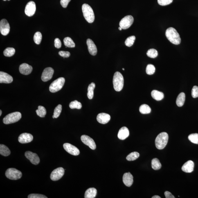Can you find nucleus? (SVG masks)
Segmentation results:
<instances>
[{
	"label": "nucleus",
	"mask_w": 198,
	"mask_h": 198,
	"mask_svg": "<svg viewBox=\"0 0 198 198\" xmlns=\"http://www.w3.org/2000/svg\"><path fill=\"white\" fill-rule=\"evenodd\" d=\"M118 29L120 30H122V29L120 27H119L118 28Z\"/></svg>",
	"instance_id": "51"
},
{
	"label": "nucleus",
	"mask_w": 198,
	"mask_h": 198,
	"mask_svg": "<svg viewBox=\"0 0 198 198\" xmlns=\"http://www.w3.org/2000/svg\"><path fill=\"white\" fill-rule=\"evenodd\" d=\"M192 95L193 98H196L198 97V87L195 86L193 87L192 90Z\"/></svg>",
	"instance_id": "43"
},
{
	"label": "nucleus",
	"mask_w": 198,
	"mask_h": 198,
	"mask_svg": "<svg viewBox=\"0 0 198 198\" xmlns=\"http://www.w3.org/2000/svg\"><path fill=\"white\" fill-rule=\"evenodd\" d=\"M38 116L41 118H44L46 114V110L44 107L42 106H39L38 107V109L36 111Z\"/></svg>",
	"instance_id": "32"
},
{
	"label": "nucleus",
	"mask_w": 198,
	"mask_h": 198,
	"mask_svg": "<svg viewBox=\"0 0 198 198\" xmlns=\"http://www.w3.org/2000/svg\"><path fill=\"white\" fill-rule=\"evenodd\" d=\"M28 198H47L45 196L38 194H31L28 196Z\"/></svg>",
	"instance_id": "44"
},
{
	"label": "nucleus",
	"mask_w": 198,
	"mask_h": 198,
	"mask_svg": "<svg viewBox=\"0 0 198 198\" xmlns=\"http://www.w3.org/2000/svg\"><path fill=\"white\" fill-rule=\"evenodd\" d=\"M2 114V111L1 110H0V116H1Z\"/></svg>",
	"instance_id": "50"
},
{
	"label": "nucleus",
	"mask_w": 198,
	"mask_h": 198,
	"mask_svg": "<svg viewBox=\"0 0 198 198\" xmlns=\"http://www.w3.org/2000/svg\"><path fill=\"white\" fill-rule=\"evenodd\" d=\"M19 141L21 143H30L33 140V136L31 134L24 133L21 134L19 137Z\"/></svg>",
	"instance_id": "16"
},
{
	"label": "nucleus",
	"mask_w": 198,
	"mask_h": 198,
	"mask_svg": "<svg viewBox=\"0 0 198 198\" xmlns=\"http://www.w3.org/2000/svg\"><path fill=\"white\" fill-rule=\"evenodd\" d=\"M10 27L9 24L5 19H2L0 22V31L2 35L6 36L9 33Z\"/></svg>",
	"instance_id": "11"
},
{
	"label": "nucleus",
	"mask_w": 198,
	"mask_h": 198,
	"mask_svg": "<svg viewBox=\"0 0 198 198\" xmlns=\"http://www.w3.org/2000/svg\"><path fill=\"white\" fill-rule=\"evenodd\" d=\"M123 182L128 187H130L133 183V177L130 172L126 173L123 178Z\"/></svg>",
	"instance_id": "21"
},
{
	"label": "nucleus",
	"mask_w": 198,
	"mask_h": 198,
	"mask_svg": "<svg viewBox=\"0 0 198 198\" xmlns=\"http://www.w3.org/2000/svg\"><path fill=\"white\" fill-rule=\"evenodd\" d=\"M140 154L137 152H133L130 153L126 157L128 161H134L139 157Z\"/></svg>",
	"instance_id": "33"
},
{
	"label": "nucleus",
	"mask_w": 198,
	"mask_h": 198,
	"mask_svg": "<svg viewBox=\"0 0 198 198\" xmlns=\"http://www.w3.org/2000/svg\"><path fill=\"white\" fill-rule=\"evenodd\" d=\"M185 100V94L184 93H181L178 95L176 100V105L179 107H181L184 105Z\"/></svg>",
	"instance_id": "26"
},
{
	"label": "nucleus",
	"mask_w": 198,
	"mask_h": 198,
	"mask_svg": "<svg viewBox=\"0 0 198 198\" xmlns=\"http://www.w3.org/2000/svg\"><path fill=\"white\" fill-rule=\"evenodd\" d=\"M25 156L26 158L29 160L32 164L37 165L40 163V158L37 155L30 151H27L25 153Z\"/></svg>",
	"instance_id": "15"
},
{
	"label": "nucleus",
	"mask_w": 198,
	"mask_h": 198,
	"mask_svg": "<svg viewBox=\"0 0 198 198\" xmlns=\"http://www.w3.org/2000/svg\"><path fill=\"white\" fill-rule=\"evenodd\" d=\"M97 190L95 188H90L86 191L84 195L85 198H94L96 197Z\"/></svg>",
	"instance_id": "25"
},
{
	"label": "nucleus",
	"mask_w": 198,
	"mask_h": 198,
	"mask_svg": "<svg viewBox=\"0 0 198 198\" xmlns=\"http://www.w3.org/2000/svg\"><path fill=\"white\" fill-rule=\"evenodd\" d=\"M87 44L90 54L94 56L96 55L97 53V48L93 41L91 39H87Z\"/></svg>",
	"instance_id": "20"
},
{
	"label": "nucleus",
	"mask_w": 198,
	"mask_h": 198,
	"mask_svg": "<svg viewBox=\"0 0 198 198\" xmlns=\"http://www.w3.org/2000/svg\"><path fill=\"white\" fill-rule=\"evenodd\" d=\"M64 42L65 45L66 47L69 48H73L75 47V43L74 42L71 38L69 37L65 38L64 39Z\"/></svg>",
	"instance_id": "31"
},
{
	"label": "nucleus",
	"mask_w": 198,
	"mask_h": 198,
	"mask_svg": "<svg viewBox=\"0 0 198 198\" xmlns=\"http://www.w3.org/2000/svg\"><path fill=\"white\" fill-rule=\"evenodd\" d=\"M164 194L166 198H175V197L172 195L170 192L168 191L165 192Z\"/></svg>",
	"instance_id": "48"
},
{
	"label": "nucleus",
	"mask_w": 198,
	"mask_h": 198,
	"mask_svg": "<svg viewBox=\"0 0 198 198\" xmlns=\"http://www.w3.org/2000/svg\"><path fill=\"white\" fill-rule=\"evenodd\" d=\"M151 95L153 98L156 101H161L164 97V94L161 92L154 90L151 92Z\"/></svg>",
	"instance_id": "24"
},
{
	"label": "nucleus",
	"mask_w": 198,
	"mask_h": 198,
	"mask_svg": "<svg viewBox=\"0 0 198 198\" xmlns=\"http://www.w3.org/2000/svg\"><path fill=\"white\" fill-rule=\"evenodd\" d=\"M168 135L166 132H162L158 134L155 140V143L156 148L162 150L165 148L168 143Z\"/></svg>",
	"instance_id": "2"
},
{
	"label": "nucleus",
	"mask_w": 198,
	"mask_h": 198,
	"mask_svg": "<svg viewBox=\"0 0 198 198\" xmlns=\"http://www.w3.org/2000/svg\"><path fill=\"white\" fill-rule=\"evenodd\" d=\"M155 67L153 65L149 64L147 66L146 73L147 75H152L155 72Z\"/></svg>",
	"instance_id": "40"
},
{
	"label": "nucleus",
	"mask_w": 198,
	"mask_h": 198,
	"mask_svg": "<svg viewBox=\"0 0 198 198\" xmlns=\"http://www.w3.org/2000/svg\"><path fill=\"white\" fill-rule=\"evenodd\" d=\"M62 105H58L55 108L54 112V116L55 118H57L60 115L62 112Z\"/></svg>",
	"instance_id": "41"
},
{
	"label": "nucleus",
	"mask_w": 198,
	"mask_h": 198,
	"mask_svg": "<svg viewBox=\"0 0 198 198\" xmlns=\"http://www.w3.org/2000/svg\"><path fill=\"white\" fill-rule=\"evenodd\" d=\"M34 40L36 44H41L42 40V35L40 32H37L35 33L34 37Z\"/></svg>",
	"instance_id": "36"
},
{
	"label": "nucleus",
	"mask_w": 198,
	"mask_h": 198,
	"mask_svg": "<svg viewBox=\"0 0 198 198\" xmlns=\"http://www.w3.org/2000/svg\"><path fill=\"white\" fill-rule=\"evenodd\" d=\"M139 110L140 112L143 114L150 113L151 111L150 108L147 104H143L140 106Z\"/></svg>",
	"instance_id": "30"
},
{
	"label": "nucleus",
	"mask_w": 198,
	"mask_h": 198,
	"mask_svg": "<svg viewBox=\"0 0 198 198\" xmlns=\"http://www.w3.org/2000/svg\"><path fill=\"white\" fill-rule=\"evenodd\" d=\"M173 0H157L158 4L161 6H164L171 4Z\"/></svg>",
	"instance_id": "42"
},
{
	"label": "nucleus",
	"mask_w": 198,
	"mask_h": 198,
	"mask_svg": "<svg viewBox=\"0 0 198 198\" xmlns=\"http://www.w3.org/2000/svg\"><path fill=\"white\" fill-rule=\"evenodd\" d=\"M81 140L84 144L88 146L92 150H95L96 148V144L92 138L86 135H83L81 137Z\"/></svg>",
	"instance_id": "10"
},
{
	"label": "nucleus",
	"mask_w": 198,
	"mask_h": 198,
	"mask_svg": "<svg viewBox=\"0 0 198 198\" xmlns=\"http://www.w3.org/2000/svg\"><path fill=\"white\" fill-rule=\"evenodd\" d=\"M22 117L21 113L16 111L10 113L3 119V122L6 125L15 123L19 121Z\"/></svg>",
	"instance_id": "5"
},
{
	"label": "nucleus",
	"mask_w": 198,
	"mask_h": 198,
	"mask_svg": "<svg viewBox=\"0 0 198 198\" xmlns=\"http://www.w3.org/2000/svg\"><path fill=\"white\" fill-rule=\"evenodd\" d=\"M165 36L172 44L178 45L181 42V39L179 34L174 28L170 27L167 29L165 32Z\"/></svg>",
	"instance_id": "1"
},
{
	"label": "nucleus",
	"mask_w": 198,
	"mask_h": 198,
	"mask_svg": "<svg viewBox=\"0 0 198 198\" xmlns=\"http://www.w3.org/2000/svg\"><path fill=\"white\" fill-rule=\"evenodd\" d=\"M32 66L26 63L21 64L19 67L20 72L24 75H28L32 72Z\"/></svg>",
	"instance_id": "19"
},
{
	"label": "nucleus",
	"mask_w": 198,
	"mask_h": 198,
	"mask_svg": "<svg viewBox=\"0 0 198 198\" xmlns=\"http://www.w3.org/2000/svg\"><path fill=\"white\" fill-rule=\"evenodd\" d=\"M136 37L134 36H130L126 39L125 44L126 46L128 47H131L134 44Z\"/></svg>",
	"instance_id": "38"
},
{
	"label": "nucleus",
	"mask_w": 198,
	"mask_h": 198,
	"mask_svg": "<svg viewBox=\"0 0 198 198\" xmlns=\"http://www.w3.org/2000/svg\"><path fill=\"white\" fill-rule=\"evenodd\" d=\"M69 107L70 108L80 109L82 107V105L80 102H78L77 100L72 101L69 104Z\"/></svg>",
	"instance_id": "35"
},
{
	"label": "nucleus",
	"mask_w": 198,
	"mask_h": 198,
	"mask_svg": "<svg viewBox=\"0 0 198 198\" xmlns=\"http://www.w3.org/2000/svg\"><path fill=\"white\" fill-rule=\"evenodd\" d=\"M82 10L86 20L89 23H93L94 21L95 16L91 6L87 4H84L82 5Z\"/></svg>",
	"instance_id": "4"
},
{
	"label": "nucleus",
	"mask_w": 198,
	"mask_h": 198,
	"mask_svg": "<svg viewBox=\"0 0 198 198\" xmlns=\"http://www.w3.org/2000/svg\"><path fill=\"white\" fill-rule=\"evenodd\" d=\"M53 118H55V117H54V115H53Z\"/></svg>",
	"instance_id": "52"
},
{
	"label": "nucleus",
	"mask_w": 198,
	"mask_h": 198,
	"mask_svg": "<svg viewBox=\"0 0 198 198\" xmlns=\"http://www.w3.org/2000/svg\"><path fill=\"white\" fill-rule=\"evenodd\" d=\"M65 79L64 77H59L52 83L49 87V90L55 93L60 90L64 85Z\"/></svg>",
	"instance_id": "6"
},
{
	"label": "nucleus",
	"mask_w": 198,
	"mask_h": 198,
	"mask_svg": "<svg viewBox=\"0 0 198 198\" xmlns=\"http://www.w3.org/2000/svg\"><path fill=\"white\" fill-rule=\"evenodd\" d=\"M36 10V5L33 1H30L27 4L25 9L26 15L31 17L35 13Z\"/></svg>",
	"instance_id": "13"
},
{
	"label": "nucleus",
	"mask_w": 198,
	"mask_h": 198,
	"mask_svg": "<svg viewBox=\"0 0 198 198\" xmlns=\"http://www.w3.org/2000/svg\"><path fill=\"white\" fill-rule=\"evenodd\" d=\"M3 1H6V0H3ZM8 1H10V0H8Z\"/></svg>",
	"instance_id": "54"
},
{
	"label": "nucleus",
	"mask_w": 198,
	"mask_h": 198,
	"mask_svg": "<svg viewBox=\"0 0 198 198\" xmlns=\"http://www.w3.org/2000/svg\"><path fill=\"white\" fill-rule=\"evenodd\" d=\"M194 163L191 161H189L185 163L182 167V170L186 173H191L193 171Z\"/></svg>",
	"instance_id": "22"
},
{
	"label": "nucleus",
	"mask_w": 198,
	"mask_h": 198,
	"mask_svg": "<svg viewBox=\"0 0 198 198\" xmlns=\"http://www.w3.org/2000/svg\"><path fill=\"white\" fill-rule=\"evenodd\" d=\"M110 115L105 113H100L97 115V119L99 123L106 124L108 123L111 120Z\"/></svg>",
	"instance_id": "17"
},
{
	"label": "nucleus",
	"mask_w": 198,
	"mask_h": 198,
	"mask_svg": "<svg viewBox=\"0 0 198 198\" xmlns=\"http://www.w3.org/2000/svg\"><path fill=\"white\" fill-rule=\"evenodd\" d=\"M55 46L57 48H59L62 47V42L58 38H56L55 40Z\"/></svg>",
	"instance_id": "46"
},
{
	"label": "nucleus",
	"mask_w": 198,
	"mask_h": 198,
	"mask_svg": "<svg viewBox=\"0 0 198 198\" xmlns=\"http://www.w3.org/2000/svg\"><path fill=\"white\" fill-rule=\"evenodd\" d=\"M15 53V50L13 48H8L5 49L3 54L5 56L10 57L13 56Z\"/></svg>",
	"instance_id": "34"
},
{
	"label": "nucleus",
	"mask_w": 198,
	"mask_h": 198,
	"mask_svg": "<svg viewBox=\"0 0 198 198\" xmlns=\"http://www.w3.org/2000/svg\"><path fill=\"white\" fill-rule=\"evenodd\" d=\"M54 73L53 68L51 67L46 68L43 71L41 79L43 82H46L52 78Z\"/></svg>",
	"instance_id": "12"
},
{
	"label": "nucleus",
	"mask_w": 198,
	"mask_h": 198,
	"mask_svg": "<svg viewBox=\"0 0 198 198\" xmlns=\"http://www.w3.org/2000/svg\"><path fill=\"white\" fill-rule=\"evenodd\" d=\"M71 0H61L60 3L62 7L66 8Z\"/></svg>",
	"instance_id": "47"
},
{
	"label": "nucleus",
	"mask_w": 198,
	"mask_h": 198,
	"mask_svg": "<svg viewBox=\"0 0 198 198\" xmlns=\"http://www.w3.org/2000/svg\"><path fill=\"white\" fill-rule=\"evenodd\" d=\"M64 148L66 152L73 156H77L80 154L79 149L69 143H65L63 145Z\"/></svg>",
	"instance_id": "14"
},
{
	"label": "nucleus",
	"mask_w": 198,
	"mask_h": 198,
	"mask_svg": "<svg viewBox=\"0 0 198 198\" xmlns=\"http://www.w3.org/2000/svg\"><path fill=\"white\" fill-rule=\"evenodd\" d=\"M129 136L128 129L126 127L121 128L118 131V137L120 140H123L126 139Z\"/></svg>",
	"instance_id": "23"
},
{
	"label": "nucleus",
	"mask_w": 198,
	"mask_h": 198,
	"mask_svg": "<svg viewBox=\"0 0 198 198\" xmlns=\"http://www.w3.org/2000/svg\"><path fill=\"white\" fill-rule=\"evenodd\" d=\"M147 56L154 58H155L158 55L157 51L154 48H151V49L147 51Z\"/></svg>",
	"instance_id": "37"
},
{
	"label": "nucleus",
	"mask_w": 198,
	"mask_h": 198,
	"mask_svg": "<svg viewBox=\"0 0 198 198\" xmlns=\"http://www.w3.org/2000/svg\"><path fill=\"white\" fill-rule=\"evenodd\" d=\"M59 55L64 58H68L70 56V53L68 51H61L59 52Z\"/></svg>",
	"instance_id": "45"
},
{
	"label": "nucleus",
	"mask_w": 198,
	"mask_h": 198,
	"mask_svg": "<svg viewBox=\"0 0 198 198\" xmlns=\"http://www.w3.org/2000/svg\"><path fill=\"white\" fill-rule=\"evenodd\" d=\"M13 81V78L8 74L1 71L0 72V83H10Z\"/></svg>",
	"instance_id": "18"
},
{
	"label": "nucleus",
	"mask_w": 198,
	"mask_h": 198,
	"mask_svg": "<svg viewBox=\"0 0 198 198\" xmlns=\"http://www.w3.org/2000/svg\"><path fill=\"white\" fill-rule=\"evenodd\" d=\"M134 18L132 16L129 15L125 16L121 19L119 23V26L122 29L126 30L129 28L134 22Z\"/></svg>",
	"instance_id": "8"
},
{
	"label": "nucleus",
	"mask_w": 198,
	"mask_h": 198,
	"mask_svg": "<svg viewBox=\"0 0 198 198\" xmlns=\"http://www.w3.org/2000/svg\"><path fill=\"white\" fill-rule=\"evenodd\" d=\"M152 198H161V197H160L159 196H158L157 195H155L154 196H153L152 197Z\"/></svg>",
	"instance_id": "49"
},
{
	"label": "nucleus",
	"mask_w": 198,
	"mask_h": 198,
	"mask_svg": "<svg viewBox=\"0 0 198 198\" xmlns=\"http://www.w3.org/2000/svg\"><path fill=\"white\" fill-rule=\"evenodd\" d=\"M95 87L94 83H91L89 84L88 88L87 97L90 100L93 98L94 96V90Z\"/></svg>",
	"instance_id": "28"
},
{
	"label": "nucleus",
	"mask_w": 198,
	"mask_h": 198,
	"mask_svg": "<svg viewBox=\"0 0 198 198\" xmlns=\"http://www.w3.org/2000/svg\"><path fill=\"white\" fill-rule=\"evenodd\" d=\"M10 151L8 147L3 144L0 145V154L4 156H8L10 154Z\"/></svg>",
	"instance_id": "27"
},
{
	"label": "nucleus",
	"mask_w": 198,
	"mask_h": 198,
	"mask_svg": "<svg viewBox=\"0 0 198 198\" xmlns=\"http://www.w3.org/2000/svg\"><path fill=\"white\" fill-rule=\"evenodd\" d=\"M64 169L62 167H59L54 170L50 175V178L53 181H57L60 179L64 175Z\"/></svg>",
	"instance_id": "9"
},
{
	"label": "nucleus",
	"mask_w": 198,
	"mask_h": 198,
	"mask_svg": "<svg viewBox=\"0 0 198 198\" xmlns=\"http://www.w3.org/2000/svg\"><path fill=\"white\" fill-rule=\"evenodd\" d=\"M113 87L115 91H121L124 86V78L123 75L118 72L114 74L113 77Z\"/></svg>",
	"instance_id": "3"
},
{
	"label": "nucleus",
	"mask_w": 198,
	"mask_h": 198,
	"mask_svg": "<svg viewBox=\"0 0 198 198\" xmlns=\"http://www.w3.org/2000/svg\"><path fill=\"white\" fill-rule=\"evenodd\" d=\"M5 175L8 179L16 180L22 177V173L20 171L14 168H10L7 170L5 173Z\"/></svg>",
	"instance_id": "7"
},
{
	"label": "nucleus",
	"mask_w": 198,
	"mask_h": 198,
	"mask_svg": "<svg viewBox=\"0 0 198 198\" xmlns=\"http://www.w3.org/2000/svg\"><path fill=\"white\" fill-rule=\"evenodd\" d=\"M188 139L192 143L198 144V134H192L189 135Z\"/></svg>",
	"instance_id": "39"
},
{
	"label": "nucleus",
	"mask_w": 198,
	"mask_h": 198,
	"mask_svg": "<svg viewBox=\"0 0 198 198\" xmlns=\"http://www.w3.org/2000/svg\"><path fill=\"white\" fill-rule=\"evenodd\" d=\"M152 168L154 170H157L161 168V164L157 158H154L152 161Z\"/></svg>",
	"instance_id": "29"
},
{
	"label": "nucleus",
	"mask_w": 198,
	"mask_h": 198,
	"mask_svg": "<svg viewBox=\"0 0 198 198\" xmlns=\"http://www.w3.org/2000/svg\"><path fill=\"white\" fill-rule=\"evenodd\" d=\"M123 71H124V70H125V69H124V68H123Z\"/></svg>",
	"instance_id": "53"
}]
</instances>
